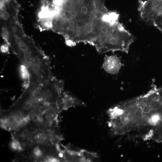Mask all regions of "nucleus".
<instances>
[{"label":"nucleus","instance_id":"nucleus-1","mask_svg":"<svg viewBox=\"0 0 162 162\" xmlns=\"http://www.w3.org/2000/svg\"><path fill=\"white\" fill-rule=\"evenodd\" d=\"M119 19L118 13L109 10L97 19L96 28L99 38L93 46L99 53L118 51L128 52L134 38Z\"/></svg>","mask_w":162,"mask_h":162},{"label":"nucleus","instance_id":"nucleus-2","mask_svg":"<svg viewBox=\"0 0 162 162\" xmlns=\"http://www.w3.org/2000/svg\"><path fill=\"white\" fill-rule=\"evenodd\" d=\"M26 67L29 75V87L36 88L42 86L54 77L52 73L50 61L45 55Z\"/></svg>","mask_w":162,"mask_h":162},{"label":"nucleus","instance_id":"nucleus-3","mask_svg":"<svg viewBox=\"0 0 162 162\" xmlns=\"http://www.w3.org/2000/svg\"><path fill=\"white\" fill-rule=\"evenodd\" d=\"M7 43L22 62L29 60L41 50L29 38H21L16 36L12 39L8 40Z\"/></svg>","mask_w":162,"mask_h":162},{"label":"nucleus","instance_id":"nucleus-4","mask_svg":"<svg viewBox=\"0 0 162 162\" xmlns=\"http://www.w3.org/2000/svg\"><path fill=\"white\" fill-rule=\"evenodd\" d=\"M65 160L73 162H90L98 158V155L93 152L84 149H73L68 148L66 150Z\"/></svg>","mask_w":162,"mask_h":162},{"label":"nucleus","instance_id":"nucleus-5","mask_svg":"<svg viewBox=\"0 0 162 162\" xmlns=\"http://www.w3.org/2000/svg\"><path fill=\"white\" fill-rule=\"evenodd\" d=\"M123 65L120 57L117 55H106L102 67L107 73L115 74L119 73Z\"/></svg>","mask_w":162,"mask_h":162},{"label":"nucleus","instance_id":"nucleus-6","mask_svg":"<svg viewBox=\"0 0 162 162\" xmlns=\"http://www.w3.org/2000/svg\"><path fill=\"white\" fill-rule=\"evenodd\" d=\"M57 104L60 111L72 107L85 105L84 102L79 98L64 91L62 92Z\"/></svg>","mask_w":162,"mask_h":162},{"label":"nucleus","instance_id":"nucleus-7","mask_svg":"<svg viewBox=\"0 0 162 162\" xmlns=\"http://www.w3.org/2000/svg\"><path fill=\"white\" fill-rule=\"evenodd\" d=\"M152 26L158 29L162 34V5L157 13Z\"/></svg>","mask_w":162,"mask_h":162},{"label":"nucleus","instance_id":"nucleus-8","mask_svg":"<svg viewBox=\"0 0 162 162\" xmlns=\"http://www.w3.org/2000/svg\"><path fill=\"white\" fill-rule=\"evenodd\" d=\"M6 122H8L11 125L13 124L16 123H18L16 122V117L14 116H9L6 120Z\"/></svg>","mask_w":162,"mask_h":162},{"label":"nucleus","instance_id":"nucleus-9","mask_svg":"<svg viewBox=\"0 0 162 162\" xmlns=\"http://www.w3.org/2000/svg\"><path fill=\"white\" fill-rule=\"evenodd\" d=\"M11 146L15 150H20L21 149L19 143L16 140L14 141L11 143Z\"/></svg>","mask_w":162,"mask_h":162},{"label":"nucleus","instance_id":"nucleus-10","mask_svg":"<svg viewBox=\"0 0 162 162\" xmlns=\"http://www.w3.org/2000/svg\"><path fill=\"white\" fill-rule=\"evenodd\" d=\"M8 45L7 44L2 45L1 48L2 52L4 53L8 52Z\"/></svg>","mask_w":162,"mask_h":162},{"label":"nucleus","instance_id":"nucleus-11","mask_svg":"<svg viewBox=\"0 0 162 162\" xmlns=\"http://www.w3.org/2000/svg\"><path fill=\"white\" fill-rule=\"evenodd\" d=\"M34 153L36 156L40 157L42 155V151L38 148H35L34 150Z\"/></svg>","mask_w":162,"mask_h":162},{"label":"nucleus","instance_id":"nucleus-12","mask_svg":"<svg viewBox=\"0 0 162 162\" xmlns=\"http://www.w3.org/2000/svg\"><path fill=\"white\" fill-rule=\"evenodd\" d=\"M29 133V131L28 129H25L24 130L22 133V137L25 138L26 136Z\"/></svg>","mask_w":162,"mask_h":162},{"label":"nucleus","instance_id":"nucleus-13","mask_svg":"<svg viewBox=\"0 0 162 162\" xmlns=\"http://www.w3.org/2000/svg\"><path fill=\"white\" fill-rule=\"evenodd\" d=\"M25 138L27 140L30 141L31 140L32 138V134L28 133L26 136Z\"/></svg>","mask_w":162,"mask_h":162},{"label":"nucleus","instance_id":"nucleus-14","mask_svg":"<svg viewBox=\"0 0 162 162\" xmlns=\"http://www.w3.org/2000/svg\"><path fill=\"white\" fill-rule=\"evenodd\" d=\"M39 119V118L37 115H33L32 120L34 122H37Z\"/></svg>","mask_w":162,"mask_h":162},{"label":"nucleus","instance_id":"nucleus-15","mask_svg":"<svg viewBox=\"0 0 162 162\" xmlns=\"http://www.w3.org/2000/svg\"></svg>","mask_w":162,"mask_h":162}]
</instances>
